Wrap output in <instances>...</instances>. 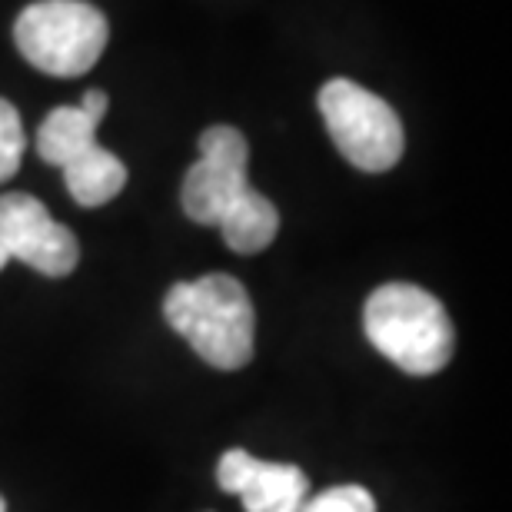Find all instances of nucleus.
Returning <instances> with one entry per match:
<instances>
[{
	"label": "nucleus",
	"mask_w": 512,
	"mask_h": 512,
	"mask_svg": "<svg viewBox=\"0 0 512 512\" xmlns=\"http://www.w3.org/2000/svg\"><path fill=\"white\" fill-rule=\"evenodd\" d=\"M24 147H27V137H24V124H20L17 107L0 97V183H7L20 170Z\"/></svg>",
	"instance_id": "10"
},
{
	"label": "nucleus",
	"mask_w": 512,
	"mask_h": 512,
	"mask_svg": "<svg viewBox=\"0 0 512 512\" xmlns=\"http://www.w3.org/2000/svg\"><path fill=\"white\" fill-rule=\"evenodd\" d=\"M7 260L44 276H67L80 263V243L30 193H0V270Z\"/></svg>",
	"instance_id": "6"
},
{
	"label": "nucleus",
	"mask_w": 512,
	"mask_h": 512,
	"mask_svg": "<svg viewBox=\"0 0 512 512\" xmlns=\"http://www.w3.org/2000/svg\"><path fill=\"white\" fill-rule=\"evenodd\" d=\"M107 104H110V100H107L104 90H87L84 100H80V110H84V114H90L100 124V120L107 117Z\"/></svg>",
	"instance_id": "12"
},
{
	"label": "nucleus",
	"mask_w": 512,
	"mask_h": 512,
	"mask_svg": "<svg viewBox=\"0 0 512 512\" xmlns=\"http://www.w3.org/2000/svg\"><path fill=\"white\" fill-rule=\"evenodd\" d=\"M300 512H376V499L366 486H333L326 493L306 499Z\"/></svg>",
	"instance_id": "11"
},
{
	"label": "nucleus",
	"mask_w": 512,
	"mask_h": 512,
	"mask_svg": "<svg viewBox=\"0 0 512 512\" xmlns=\"http://www.w3.org/2000/svg\"><path fill=\"white\" fill-rule=\"evenodd\" d=\"M0 512H7V506H4V499H0Z\"/></svg>",
	"instance_id": "13"
},
{
	"label": "nucleus",
	"mask_w": 512,
	"mask_h": 512,
	"mask_svg": "<svg viewBox=\"0 0 512 512\" xmlns=\"http://www.w3.org/2000/svg\"><path fill=\"white\" fill-rule=\"evenodd\" d=\"M363 330L389 363L409 376H433L453 360V320L423 286L386 283L363 306Z\"/></svg>",
	"instance_id": "3"
},
{
	"label": "nucleus",
	"mask_w": 512,
	"mask_h": 512,
	"mask_svg": "<svg viewBox=\"0 0 512 512\" xmlns=\"http://www.w3.org/2000/svg\"><path fill=\"white\" fill-rule=\"evenodd\" d=\"M64 183L80 207H104L127 187V167L117 153H110L107 147H87L84 153H77L74 160L64 163Z\"/></svg>",
	"instance_id": "8"
},
{
	"label": "nucleus",
	"mask_w": 512,
	"mask_h": 512,
	"mask_svg": "<svg viewBox=\"0 0 512 512\" xmlns=\"http://www.w3.org/2000/svg\"><path fill=\"white\" fill-rule=\"evenodd\" d=\"M107 17L87 0H37L14 24L17 50L50 77H80L107 47Z\"/></svg>",
	"instance_id": "4"
},
{
	"label": "nucleus",
	"mask_w": 512,
	"mask_h": 512,
	"mask_svg": "<svg viewBox=\"0 0 512 512\" xmlns=\"http://www.w3.org/2000/svg\"><path fill=\"white\" fill-rule=\"evenodd\" d=\"M250 143L237 127L217 124L200 133V160L187 170L180 203L203 227H220L233 253H260L276 240L280 213L250 187Z\"/></svg>",
	"instance_id": "1"
},
{
	"label": "nucleus",
	"mask_w": 512,
	"mask_h": 512,
	"mask_svg": "<svg viewBox=\"0 0 512 512\" xmlns=\"http://www.w3.org/2000/svg\"><path fill=\"white\" fill-rule=\"evenodd\" d=\"M97 120L80 107H57L37 130V153L50 167H64L97 143Z\"/></svg>",
	"instance_id": "9"
},
{
	"label": "nucleus",
	"mask_w": 512,
	"mask_h": 512,
	"mask_svg": "<svg viewBox=\"0 0 512 512\" xmlns=\"http://www.w3.org/2000/svg\"><path fill=\"white\" fill-rule=\"evenodd\" d=\"M320 114L336 150L356 170L383 173L396 167L399 157H403V124H399L396 110L383 97H376L373 90L353 84L346 77H336L320 90Z\"/></svg>",
	"instance_id": "5"
},
{
	"label": "nucleus",
	"mask_w": 512,
	"mask_h": 512,
	"mask_svg": "<svg viewBox=\"0 0 512 512\" xmlns=\"http://www.w3.org/2000/svg\"><path fill=\"white\" fill-rule=\"evenodd\" d=\"M223 493L240 496L247 512H300L310 493V479L300 466L266 463L247 449H227L217 466Z\"/></svg>",
	"instance_id": "7"
},
{
	"label": "nucleus",
	"mask_w": 512,
	"mask_h": 512,
	"mask_svg": "<svg viewBox=\"0 0 512 512\" xmlns=\"http://www.w3.org/2000/svg\"><path fill=\"white\" fill-rule=\"evenodd\" d=\"M163 316L213 370H240L253 360L256 313L247 286L227 273L170 286L163 296Z\"/></svg>",
	"instance_id": "2"
}]
</instances>
